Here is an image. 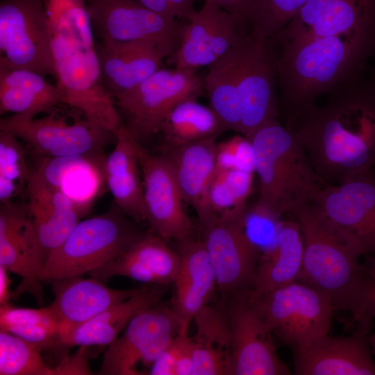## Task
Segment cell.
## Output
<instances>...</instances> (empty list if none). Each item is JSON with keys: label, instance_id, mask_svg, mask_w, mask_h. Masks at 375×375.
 <instances>
[{"label": "cell", "instance_id": "cell-13", "mask_svg": "<svg viewBox=\"0 0 375 375\" xmlns=\"http://www.w3.org/2000/svg\"><path fill=\"white\" fill-rule=\"evenodd\" d=\"M47 114L40 118L12 115L1 119L0 130L11 132L35 153L50 158L103 151L116 138L115 133L85 117L69 121L56 108Z\"/></svg>", "mask_w": 375, "mask_h": 375}, {"label": "cell", "instance_id": "cell-37", "mask_svg": "<svg viewBox=\"0 0 375 375\" xmlns=\"http://www.w3.org/2000/svg\"><path fill=\"white\" fill-rule=\"evenodd\" d=\"M307 0H251L247 24L253 38L272 39L294 17Z\"/></svg>", "mask_w": 375, "mask_h": 375}, {"label": "cell", "instance_id": "cell-45", "mask_svg": "<svg viewBox=\"0 0 375 375\" xmlns=\"http://www.w3.org/2000/svg\"><path fill=\"white\" fill-rule=\"evenodd\" d=\"M87 348V347H79V349L72 355L66 356L53 368V375L92 374Z\"/></svg>", "mask_w": 375, "mask_h": 375}, {"label": "cell", "instance_id": "cell-48", "mask_svg": "<svg viewBox=\"0 0 375 375\" xmlns=\"http://www.w3.org/2000/svg\"><path fill=\"white\" fill-rule=\"evenodd\" d=\"M367 262L365 265L375 283V256H367Z\"/></svg>", "mask_w": 375, "mask_h": 375}, {"label": "cell", "instance_id": "cell-20", "mask_svg": "<svg viewBox=\"0 0 375 375\" xmlns=\"http://www.w3.org/2000/svg\"><path fill=\"white\" fill-rule=\"evenodd\" d=\"M366 335L328 333L294 351V372L298 375H375V362Z\"/></svg>", "mask_w": 375, "mask_h": 375}, {"label": "cell", "instance_id": "cell-36", "mask_svg": "<svg viewBox=\"0 0 375 375\" xmlns=\"http://www.w3.org/2000/svg\"><path fill=\"white\" fill-rule=\"evenodd\" d=\"M36 346L0 331L1 375H53Z\"/></svg>", "mask_w": 375, "mask_h": 375}, {"label": "cell", "instance_id": "cell-15", "mask_svg": "<svg viewBox=\"0 0 375 375\" xmlns=\"http://www.w3.org/2000/svg\"><path fill=\"white\" fill-rule=\"evenodd\" d=\"M247 208L215 217L202 226V240L217 287L224 294L249 290L256 275L260 253L243 228L242 218Z\"/></svg>", "mask_w": 375, "mask_h": 375}, {"label": "cell", "instance_id": "cell-30", "mask_svg": "<svg viewBox=\"0 0 375 375\" xmlns=\"http://www.w3.org/2000/svg\"><path fill=\"white\" fill-rule=\"evenodd\" d=\"M159 295L143 288L137 294L118 303L78 326L62 339L65 347L108 346L140 312L158 303Z\"/></svg>", "mask_w": 375, "mask_h": 375}, {"label": "cell", "instance_id": "cell-22", "mask_svg": "<svg viewBox=\"0 0 375 375\" xmlns=\"http://www.w3.org/2000/svg\"><path fill=\"white\" fill-rule=\"evenodd\" d=\"M97 50L104 87L113 99L158 70L165 58L146 41L101 40Z\"/></svg>", "mask_w": 375, "mask_h": 375}, {"label": "cell", "instance_id": "cell-5", "mask_svg": "<svg viewBox=\"0 0 375 375\" xmlns=\"http://www.w3.org/2000/svg\"><path fill=\"white\" fill-rule=\"evenodd\" d=\"M249 140L260 183L257 202L277 216L312 202L328 185L312 167L296 132L276 117L262 124Z\"/></svg>", "mask_w": 375, "mask_h": 375}, {"label": "cell", "instance_id": "cell-50", "mask_svg": "<svg viewBox=\"0 0 375 375\" xmlns=\"http://www.w3.org/2000/svg\"><path fill=\"white\" fill-rule=\"evenodd\" d=\"M372 172H373V173H374V175H375V167L373 168Z\"/></svg>", "mask_w": 375, "mask_h": 375}, {"label": "cell", "instance_id": "cell-23", "mask_svg": "<svg viewBox=\"0 0 375 375\" xmlns=\"http://www.w3.org/2000/svg\"><path fill=\"white\" fill-rule=\"evenodd\" d=\"M35 169L87 213L105 182L103 151L62 157L40 156Z\"/></svg>", "mask_w": 375, "mask_h": 375}, {"label": "cell", "instance_id": "cell-25", "mask_svg": "<svg viewBox=\"0 0 375 375\" xmlns=\"http://www.w3.org/2000/svg\"><path fill=\"white\" fill-rule=\"evenodd\" d=\"M210 138L176 147L164 154L172 169L186 204L196 211L201 224L206 219V196L216 169L217 144Z\"/></svg>", "mask_w": 375, "mask_h": 375}, {"label": "cell", "instance_id": "cell-7", "mask_svg": "<svg viewBox=\"0 0 375 375\" xmlns=\"http://www.w3.org/2000/svg\"><path fill=\"white\" fill-rule=\"evenodd\" d=\"M251 301L272 333L293 351L327 334L335 309L326 294L297 281Z\"/></svg>", "mask_w": 375, "mask_h": 375}, {"label": "cell", "instance_id": "cell-16", "mask_svg": "<svg viewBox=\"0 0 375 375\" xmlns=\"http://www.w3.org/2000/svg\"><path fill=\"white\" fill-rule=\"evenodd\" d=\"M230 296L226 311L228 319L234 375H288L280 359L272 331L248 295V291Z\"/></svg>", "mask_w": 375, "mask_h": 375}, {"label": "cell", "instance_id": "cell-49", "mask_svg": "<svg viewBox=\"0 0 375 375\" xmlns=\"http://www.w3.org/2000/svg\"><path fill=\"white\" fill-rule=\"evenodd\" d=\"M369 342L372 347L374 353L375 354V333L370 337Z\"/></svg>", "mask_w": 375, "mask_h": 375}, {"label": "cell", "instance_id": "cell-17", "mask_svg": "<svg viewBox=\"0 0 375 375\" xmlns=\"http://www.w3.org/2000/svg\"><path fill=\"white\" fill-rule=\"evenodd\" d=\"M135 147L142 179L144 217L151 231L165 240L190 237L193 226L167 157L151 153L136 139Z\"/></svg>", "mask_w": 375, "mask_h": 375}, {"label": "cell", "instance_id": "cell-9", "mask_svg": "<svg viewBox=\"0 0 375 375\" xmlns=\"http://www.w3.org/2000/svg\"><path fill=\"white\" fill-rule=\"evenodd\" d=\"M205 81L196 69L160 68L149 77L114 99L124 115V124L140 142L159 131L162 122L181 101L198 97Z\"/></svg>", "mask_w": 375, "mask_h": 375}, {"label": "cell", "instance_id": "cell-2", "mask_svg": "<svg viewBox=\"0 0 375 375\" xmlns=\"http://www.w3.org/2000/svg\"><path fill=\"white\" fill-rule=\"evenodd\" d=\"M314 170L338 185L375 167V76L365 74L303 111L292 128Z\"/></svg>", "mask_w": 375, "mask_h": 375}, {"label": "cell", "instance_id": "cell-28", "mask_svg": "<svg viewBox=\"0 0 375 375\" xmlns=\"http://www.w3.org/2000/svg\"><path fill=\"white\" fill-rule=\"evenodd\" d=\"M303 256L300 227L293 221H282L274 244L260 256L256 275L248 290L251 300L297 280Z\"/></svg>", "mask_w": 375, "mask_h": 375}, {"label": "cell", "instance_id": "cell-40", "mask_svg": "<svg viewBox=\"0 0 375 375\" xmlns=\"http://www.w3.org/2000/svg\"><path fill=\"white\" fill-rule=\"evenodd\" d=\"M280 218L258 202L247 208L242 218L243 228L260 254L274 244L282 222Z\"/></svg>", "mask_w": 375, "mask_h": 375}, {"label": "cell", "instance_id": "cell-33", "mask_svg": "<svg viewBox=\"0 0 375 375\" xmlns=\"http://www.w3.org/2000/svg\"><path fill=\"white\" fill-rule=\"evenodd\" d=\"M31 218L8 214L0 218V266L22 278L12 297L32 290Z\"/></svg>", "mask_w": 375, "mask_h": 375}, {"label": "cell", "instance_id": "cell-21", "mask_svg": "<svg viewBox=\"0 0 375 375\" xmlns=\"http://www.w3.org/2000/svg\"><path fill=\"white\" fill-rule=\"evenodd\" d=\"M180 264L179 254L151 231L142 234L121 256L88 274L103 282L125 276L146 284L173 283Z\"/></svg>", "mask_w": 375, "mask_h": 375}, {"label": "cell", "instance_id": "cell-41", "mask_svg": "<svg viewBox=\"0 0 375 375\" xmlns=\"http://www.w3.org/2000/svg\"><path fill=\"white\" fill-rule=\"evenodd\" d=\"M255 167V151L248 138L238 135L217 144L216 168L239 169L253 174Z\"/></svg>", "mask_w": 375, "mask_h": 375}, {"label": "cell", "instance_id": "cell-10", "mask_svg": "<svg viewBox=\"0 0 375 375\" xmlns=\"http://www.w3.org/2000/svg\"><path fill=\"white\" fill-rule=\"evenodd\" d=\"M0 67L56 77L43 0L1 1Z\"/></svg>", "mask_w": 375, "mask_h": 375}, {"label": "cell", "instance_id": "cell-32", "mask_svg": "<svg viewBox=\"0 0 375 375\" xmlns=\"http://www.w3.org/2000/svg\"><path fill=\"white\" fill-rule=\"evenodd\" d=\"M166 147H176L210 138L224 131L210 107L202 105L195 97L178 103L162 122L160 130Z\"/></svg>", "mask_w": 375, "mask_h": 375}, {"label": "cell", "instance_id": "cell-27", "mask_svg": "<svg viewBox=\"0 0 375 375\" xmlns=\"http://www.w3.org/2000/svg\"><path fill=\"white\" fill-rule=\"evenodd\" d=\"M191 375H234L231 338L226 309L208 304L193 317Z\"/></svg>", "mask_w": 375, "mask_h": 375}, {"label": "cell", "instance_id": "cell-6", "mask_svg": "<svg viewBox=\"0 0 375 375\" xmlns=\"http://www.w3.org/2000/svg\"><path fill=\"white\" fill-rule=\"evenodd\" d=\"M115 204L106 212L79 221L49 257L40 281L83 276L121 256L142 235Z\"/></svg>", "mask_w": 375, "mask_h": 375}, {"label": "cell", "instance_id": "cell-34", "mask_svg": "<svg viewBox=\"0 0 375 375\" xmlns=\"http://www.w3.org/2000/svg\"><path fill=\"white\" fill-rule=\"evenodd\" d=\"M235 45L209 66L204 80L210 108L224 131L240 133L241 108L237 88V56Z\"/></svg>", "mask_w": 375, "mask_h": 375}, {"label": "cell", "instance_id": "cell-12", "mask_svg": "<svg viewBox=\"0 0 375 375\" xmlns=\"http://www.w3.org/2000/svg\"><path fill=\"white\" fill-rule=\"evenodd\" d=\"M94 33L101 40L146 41L165 57L179 47L187 22L158 14L135 0H87Z\"/></svg>", "mask_w": 375, "mask_h": 375}, {"label": "cell", "instance_id": "cell-18", "mask_svg": "<svg viewBox=\"0 0 375 375\" xmlns=\"http://www.w3.org/2000/svg\"><path fill=\"white\" fill-rule=\"evenodd\" d=\"M244 27L235 16L206 1L188 21L181 43L169 61L181 69L209 67L239 41Z\"/></svg>", "mask_w": 375, "mask_h": 375}, {"label": "cell", "instance_id": "cell-43", "mask_svg": "<svg viewBox=\"0 0 375 375\" xmlns=\"http://www.w3.org/2000/svg\"><path fill=\"white\" fill-rule=\"evenodd\" d=\"M35 324H57L47 307L30 308L10 303L0 305V330L11 326Z\"/></svg>", "mask_w": 375, "mask_h": 375}, {"label": "cell", "instance_id": "cell-8", "mask_svg": "<svg viewBox=\"0 0 375 375\" xmlns=\"http://www.w3.org/2000/svg\"><path fill=\"white\" fill-rule=\"evenodd\" d=\"M327 226L360 256H375V175L372 170L324 187L310 202Z\"/></svg>", "mask_w": 375, "mask_h": 375}, {"label": "cell", "instance_id": "cell-35", "mask_svg": "<svg viewBox=\"0 0 375 375\" xmlns=\"http://www.w3.org/2000/svg\"><path fill=\"white\" fill-rule=\"evenodd\" d=\"M252 173L239 169H215L209 183L206 196V219L202 226L212 218L247 208L253 181Z\"/></svg>", "mask_w": 375, "mask_h": 375}, {"label": "cell", "instance_id": "cell-46", "mask_svg": "<svg viewBox=\"0 0 375 375\" xmlns=\"http://www.w3.org/2000/svg\"><path fill=\"white\" fill-rule=\"evenodd\" d=\"M251 0H204L214 3L235 16L245 26L247 24Z\"/></svg>", "mask_w": 375, "mask_h": 375}, {"label": "cell", "instance_id": "cell-26", "mask_svg": "<svg viewBox=\"0 0 375 375\" xmlns=\"http://www.w3.org/2000/svg\"><path fill=\"white\" fill-rule=\"evenodd\" d=\"M115 135V148L104 161L105 182L115 205L126 215L144 221L142 179L135 138L123 123Z\"/></svg>", "mask_w": 375, "mask_h": 375}, {"label": "cell", "instance_id": "cell-24", "mask_svg": "<svg viewBox=\"0 0 375 375\" xmlns=\"http://www.w3.org/2000/svg\"><path fill=\"white\" fill-rule=\"evenodd\" d=\"M178 242L180 264L173 282L175 295L172 308L181 320L191 322L209 304L217 282L203 240L190 236Z\"/></svg>", "mask_w": 375, "mask_h": 375}, {"label": "cell", "instance_id": "cell-19", "mask_svg": "<svg viewBox=\"0 0 375 375\" xmlns=\"http://www.w3.org/2000/svg\"><path fill=\"white\" fill-rule=\"evenodd\" d=\"M47 282L51 285L54 300L46 307L58 325L62 341L78 326L138 294L143 288L113 289L98 278H84L83 276L51 279Z\"/></svg>", "mask_w": 375, "mask_h": 375}, {"label": "cell", "instance_id": "cell-1", "mask_svg": "<svg viewBox=\"0 0 375 375\" xmlns=\"http://www.w3.org/2000/svg\"><path fill=\"white\" fill-rule=\"evenodd\" d=\"M283 103L300 111L365 74L375 53L367 0H308L272 39Z\"/></svg>", "mask_w": 375, "mask_h": 375}, {"label": "cell", "instance_id": "cell-29", "mask_svg": "<svg viewBox=\"0 0 375 375\" xmlns=\"http://www.w3.org/2000/svg\"><path fill=\"white\" fill-rule=\"evenodd\" d=\"M62 104L56 85L37 72L0 67V113L35 117Z\"/></svg>", "mask_w": 375, "mask_h": 375}, {"label": "cell", "instance_id": "cell-47", "mask_svg": "<svg viewBox=\"0 0 375 375\" xmlns=\"http://www.w3.org/2000/svg\"><path fill=\"white\" fill-rule=\"evenodd\" d=\"M8 270L0 266V305L9 303L12 297L10 292V280L8 276Z\"/></svg>", "mask_w": 375, "mask_h": 375}, {"label": "cell", "instance_id": "cell-44", "mask_svg": "<svg viewBox=\"0 0 375 375\" xmlns=\"http://www.w3.org/2000/svg\"><path fill=\"white\" fill-rule=\"evenodd\" d=\"M147 8L161 15L190 21L197 10V0H135Z\"/></svg>", "mask_w": 375, "mask_h": 375}, {"label": "cell", "instance_id": "cell-11", "mask_svg": "<svg viewBox=\"0 0 375 375\" xmlns=\"http://www.w3.org/2000/svg\"><path fill=\"white\" fill-rule=\"evenodd\" d=\"M157 305L134 316L121 335L107 346L98 374H149L183 322L173 308Z\"/></svg>", "mask_w": 375, "mask_h": 375}, {"label": "cell", "instance_id": "cell-3", "mask_svg": "<svg viewBox=\"0 0 375 375\" xmlns=\"http://www.w3.org/2000/svg\"><path fill=\"white\" fill-rule=\"evenodd\" d=\"M62 104L116 133L122 124L100 72L86 0H43Z\"/></svg>", "mask_w": 375, "mask_h": 375}, {"label": "cell", "instance_id": "cell-42", "mask_svg": "<svg viewBox=\"0 0 375 375\" xmlns=\"http://www.w3.org/2000/svg\"><path fill=\"white\" fill-rule=\"evenodd\" d=\"M12 333L40 350L64 347L57 324H35L8 326L0 330Z\"/></svg>", "mask_w": 375, "mask_h": 375}, {"label": "cell", "instance_id": "cell-4", "mask_svg": "<svg viewBox=\"0 0 375 375\" xmlns=\"http://www.w3.org/2000/svg\"><path fill=\"white\" fill-rule=\"evenodd\" d=\"M303 238V256L296 281L326 294L335 309L349 312L357 331L367 335L375 318V283L361 257L324 223L311 203L290 213Z\"/></svg>", "mask_w": 375, "mask_h": 375}, {"label": "cell", "instance_id": "cell-38", "mask_svg": "<svg viewBox=\"0 0 375 375\" xmlns=\"http://www.w3.org/2000/svg\"><path fill=\"white\" fill-rule=\"evenodd\" d=\"M19 138L10 131H0V201H10L26 186L29 166Z\"/></svg>", "mask_w": 375, "mask_h": 375}, {"label": "cell", "instance_id": "cell-31", "mask_svg": "<svg viewBox=\"0 0 375 375\" xmlns=\"http://www.w3.org/2000/svg\"><path fill=\"white\" fill-rule=\"evenodd\" d=\"M26 188L31 223L36 228L72 231L83 216L67 195L48 183L34 167H29Z\"/></svg>", "mask_w": 375, "mask_h": 375}, {"label": "cell", "instance_id": "cell-14", "mask_svg": "<svg viewBox=\"0 0 375 375\" xmlns=\"http://www.w3.org/2000/svg\"><path fill=\"white\" fill-rule=\"evenodd\" d=\"M237 88L241 108L240 133L249 139L262 124L276 118L277 54L271 40L244 34L235 45Z\"/></svg>", "mask_w": 375, "mask_h": 375}, {"label": "cell", "instance_id": "cell-39", "mask_svg": "<svg viewBox=\"0 0 375 375\" xmlns=\"http://www.w3.org/2000/svg\"><path fill=\"white\" fill-rule=\"evenodd\" d=\"M190 322L183 321L172 342L151 367V375H191L193 366L192 339L188 335Z\"/></svg>", "mask_w": 375, "mask_h": 375}]
</instances>
